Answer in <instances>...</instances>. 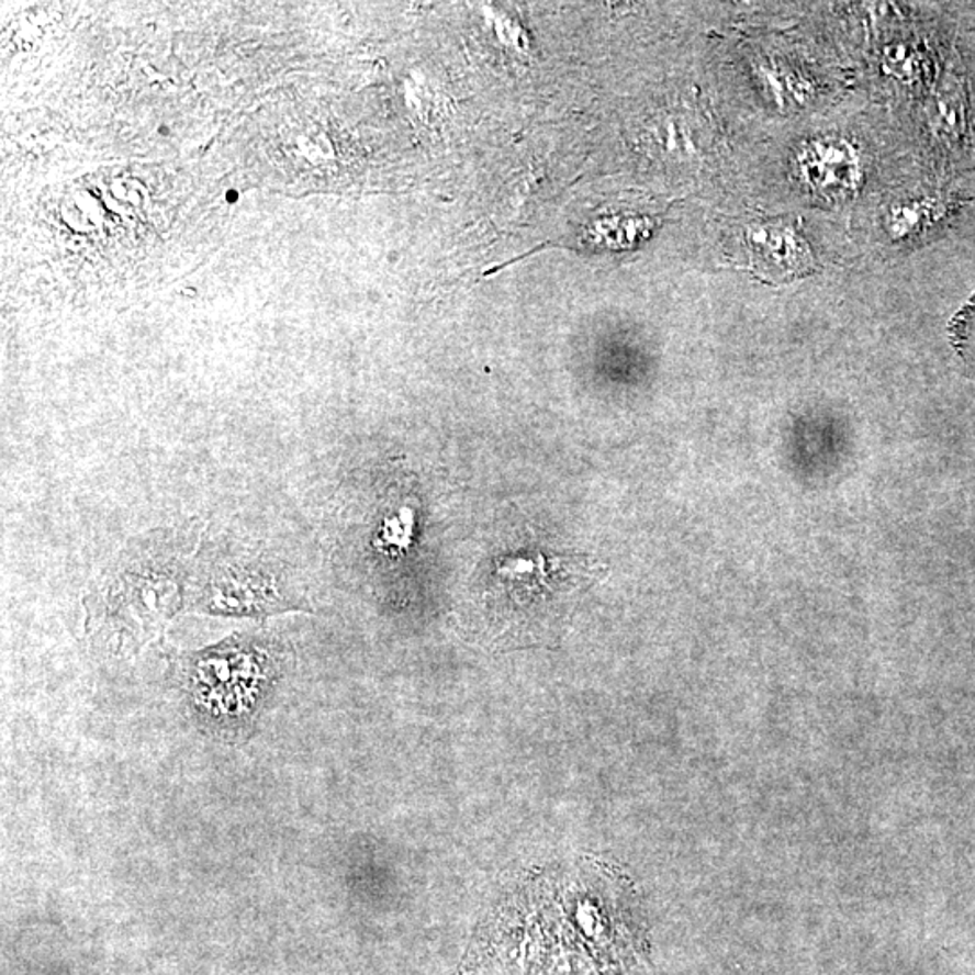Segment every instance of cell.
<instances>
[{"instance_id": "cell-4", "label": "cell", "mask_w": 975, "mask_h": 975, "mask_svg": "<svg viewBox=\"0 0 975 975\" xmlns=\"http://www.w3.org/2000/svg\"><path fill=\"white\" fill-rule=\"evenodd\" d=\"M158 133L161 134V136H168V134H170V128L161 125V127L158 128Z\"/></svg>"}, {"instance_id": "cell-2", "label": "cell", "mask_w": 975, "mask_h": 975, "mask_svg": "<svg viewBox=\"0 0 975 975\" xmlns=\"http://www.w3.org/2000/svg\"><path fill=\"white\" fill-rule=\"evenodd\" d=\"M270 658L255 647H217L193 661L192 697L209 722L239 733L270 685Z\"/></svg>"}, {"instance_id": "cell-1", "label": "cell", "mask_w": 975, "mask_h": 975, "mask_svg": "<svg viewBox=\"0 0 975 975\" xmlns=\"http://www.w3.org/2000/svg\"><path fill=\"white\" fill-rule=\"evenodd\" d=\"M590 560L537 553L506 560L484 579L473 602L488 638L495 643L531 640L559 627L593 582Z\"/></svg>"}, {"instance_id": "cell-3", "label": "cell", "mask_w": 975, "mask_h": 975, "mask_svg": "<svg viewBox=\"0 0 975 975\" xmlns=\"http://www.w3.org/2000/svg\"><path fill=\"white\" fill-rule=\"evenodd\" d=\"M237 199H239V193L235 192V190H228V192H226V201H228V203H235Z\"/></svg>"}]
</instances>
